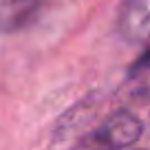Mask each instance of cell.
Segmentation results:
<instances>
[{
	"instance_id": "cell-2",
	"label": "cell",
	"mask_w": 150,
	"mask_h": 150,
	"mask_svg": "<svg viewBox=\"0 0 150 150\" xmlns=\"http://www.w3.org/2000/svg\"><path fill=\"white\" fill-rule=\"evenodd\" d=\"M122 31L128 40L150 38V0H126L122 13Z\"/></svg>"
},
{
	"instance_id": "cell-3",
	"label": "cell",
	"mask_w": 150,
	"mask_h": 150,
	"mask_svg": "<svg viewBox=\"0 0 150 150\" xmlns=\"http://www.w3.org/2000/svg\"><path fill=\"white\" fill-rule=\"evenodd\" d=\"M38 0H0V33H13L27 27L38 11Z\"/></svg>"
},
{
	"instance_id": "cell-1",
	"label": "cell",
	"mask_w": 150,
	"mask_h": 150,
	"mask_svg": "<svg viewBox=\"0 0 150 150\" xmlns=\"http://www.w3.org/2000/svg\"><path fill=\"white\" fill-rule=\"evenodd\" d=\"M141 132H144V124L135 112L117 110L91 135L102 150H124L135 144Z\"/></svg>"
},
{
	"instance_id": "cell-4",
	"label": "cell",
	"mask_w": 150,
	"mask_h": 150,
	"mask_svg": "<svg viewBox=\"0 0 150 150\" xmlns=\"http://www.w3.org/2000/svg\"><path fill=\"white\" fill-rule=\"evenodd\" d=\"M144 71H150V47L146 49L130 66V73H144Z\"/></svg>"
}]
</instances>
